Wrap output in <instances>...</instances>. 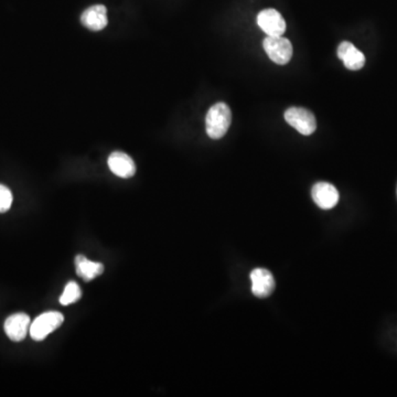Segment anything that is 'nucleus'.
I'll return each instance as SVG.
<instances>
[{
	"mask_svg": "<svg viewBox=\"0 0 397 397\" xmlns=\"http://www.w3.org/2000/svg\"><path fill=\"white\" fill-rule=\"evenodd\" d=\"M232 122L231 108L225 103H216L210 107L205 118L207 136L212 139L225 137Z\"/></svg>",
	"mask_w": 397,
	"mask_h": 397,
	"instance_id": "f257e3e1",
	"label": "nucleus"
},
{
	"mask_svg": "<svg viewBox=\"0 0 397 397\" xmlns=\"http://www.w3.org/2000/svg\"><path fill=\"white\" fill-rule=\"evenodd\" d=\"M63 321H64V317L61 312H44L42 315H40L34 322H31L29 333L34 341L44 340L50 333L62 326Z\"/></svg>",
	"mask_w": 397,
	"mask_h": 397,
	"instance_id": "f03ea898",
	"label": "nucleus"
},
{
	"mask_svg": "<svg viewBox=\"0 0 397 397\" xmlns=\"http://www.w3.org/2000/svg\"><path fill=\"white\" fill-rule=\"evenodd\" d=\"M285 120L298 133L309 136L317 128L316 117L311 112L303 107H290L285 112Z\"/></svg>",
	"mask_w": 397,
	"mask_h": 397,
	"instance_id": "7ed1b4c3",
	"label": "nucleus"
},
{
	"mask_svg": "<svg viewBox=\"0 0 397 397\" xmlns=\"http://www.w3.org/2000/svg\"><path fill=\"white\" fill-rule=\"evenodd\" d=\"M263 48L272 62L278 66H285L292 60V42L283 36L265 38Z\"/></svg>",
	"mask_w": 397,
	"mask_h": 397,
	"instance_id": "20e7f679",
	"label": "nucleus"
},
{
	"mask_svg": "<svg viewBox=\"0 0 397 397\" xmlns=\"http://www.w3.org/2000/svg\"><path fill=\"white\" fill-rule=\"evenodd\" d=\"M257 25L267 37H281L286 31L284 18L275 9H264L257 16Z\"/></svg>",
	"mask_w": 397,
	"mask_h": 397,
	"instance_id": "39448f33",
	"label": "nucleus"
},
{
	"mask_svg": "<svg viewBox=\"0 0 397 397\" xmlns=\"http://www.w3.org/2000/svg\"><path fill=\"white\" fill-rule=\"evenodd\" d=\"M30 326H31L30 317L26 313L20 312V313H14L7 318L3 324V329L10 340L14 342H20L26 339Z\"/></svg>",
	"mask_w": 397,
	"mask_h": 397,
	"instance_id": "423d86ee",
	"label": "nucleus"
},
{
	"mask_svg": "<svg viewBox=\"0 0 397 397\" xmlns=\"http://www.w3.org/2000/svg\"><path fill=\"white\" fill-rule=\"evenodd\" d=\"M252 292L256 297L266 298L275 290V279L272 272L265 268H255L251 272Z\"/></svg>",
	"mask_w": 397,
	"mask_h": 397,
	"instance_id": "0eeeda50",
	"label": "nucleus"
},
{
	"mask_svg": "<svg viewBox=\"0 0 397 397\" xmlns=\"http://www.w3.org/2000/svg\"><path fill=\"white\" fill-rule=\"evenodd\" d=\"M312 198L318 207L324 210H330L339 202V192L335 185L328 182H318L311 190Z\"/></svg>",
	"mask_w": 397,
	"mask_h": 397,
	"instance_id": "6e6552de",
	"label": "nucleus"
},
{
	"mask_svg": "<svg viewBox=\"0 0 397 397\" xmlns=\"http://www.w3.org/2000/svg\"><path fill=\"white\" fill-rule=\"evenodd\" d=\"M107 162L112 172L119 178H131L136 173V165L127 153L122 151L112 153L111 156L108 157Z\"/></svg>",
	"mask_w": 397,
	"mask_h": 397,
	"instance_id": "1a4fd4ad",
	"label": "nucleus"
},
{
	"mask_svg": "<svg viewBox=\"0 0 397 397\" xmlns=\"http://www.w3.org/2000/svg\"><path fill=\"white\" fill-rule=\"evenodd\" d=\"M337 57L344 62V66L351 71H357L366 64L364 54L353 46L351 42L344 41L337 47Z\"/></svg>",
	"mask_w": 397,
	"mask_h": 397,
	"instance_id": "9d476101",
	"label": "nucleus"
},
{
	"mask_svg": "<svg viewBox=\"0 0 397 397\" xmlns=\"http://www.w3.org/2000/svg\"><path fill=\"white\" fill-rule=\"evenodd\" d=\"M81 23L92 31H101L107 26V9L103 5L90 7L81 16Z\"/></svg>",
	"mask_w": 397,
	"mask_h": 397,
	"instance_id": "9b49d317",
	"label": "nucleus"
},
{
	"mask_svg": "<svg viewBox=\"0 0 397 397\" xmlns=\"http://www.w3.org/2000/svg\"><path fill=\"white\" fill-rule=\"evenodd\" d=\"M74 263L77 276L84 281H93L94 278L102 275L104 272V265L102 263L90 261L86 256L77 255Z\"/></svg>",
	"mask_w": 397,
	"mask_h": 397,
	"instance_id": "f8f14e48",
	"label": "nucleus"
},
{
	"mask_svg": "<svg viewBox=\"0 0 397 397\" xmlns=\"http://www.w3.org/2000/svg\"><path fill=\"white\" fill-rule=\"evenodd\" d=\"M81 297H82V292L79 285L75 281H70L68 284H66L64 292L60 297V303L63 306H68L79 301Z\"/></svg>",
	"mask_w": 397,
	"mask_h": 397,
	"instance_id": "ddd939ff",
	"label": "nucleus"
},
{
	"mask_svg": "<svg viewBox=\"0 0 397 397\" xmlns=\"http://www.w3.org/2000/svg\"><path fill=\"white\" fill-rule=\"evenodd\" d=\"M12 205V193L6 185H0V213L9 211Z\"/></svg>",
	"mask_w": 397,
	"mask_h": 397,
	"instance_id": "4468645a",
	"label": "nucleus"
}]
</instances>
